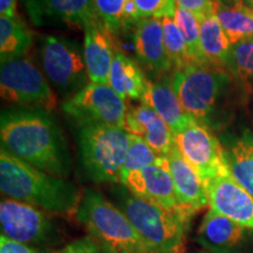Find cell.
Here are the masks:
<instances>
[{
    "label": "cell",
    "mask_w": 253,
    "mask_h": 253,
    "mask_svg": "<svg viewBox=\"0 0 253 253\" xmlns=\"http://www.w3.org/2000/svg\"><path fill=\"white\" fill-rule=\"evenodd\" d=\"M1 148L21 161L52 175L67 177L72 157L66 136L52 113L13 107L0 116Z\"/></svg>",
    "instance_id": "cell-1"
},
{
    "label": "cell",
    "mask_w": 253,
    "mask_h": 253,
    "mask_svg": "<svg viewBox=\"0 0 253 253\" xmlns=\"http://www.w3.org/2000/svg\"><path fill=\"white\" fill-rule=\"evenodd\" d=\"M0 190L7 198L34 205L49 213L75 214L81 196L74 183L31 166L0 150Z\"/></svg>",
    "instance_id": "cell-2"
},
{
    "label": "cell",
    "mask_w": 253,
    "mask_h": 253,
    "mask_svg": "<svg viewBox=\"0 0 253 253\" xmlns=\"http://www.w3.org/2000/svg\"><path fill=\"white\" fill-rule=\"evenodd\" d=\"M75 217L106 253H149L125 212L97 190L82 192Z\"/></svg>",
    "instance_id": "cell-3"
},
{
    "label": "cell",
    "mask_w": 253,
    "mask_h": 253,
    "mask_svg": "<svg viewBox=\"0 0 253 253\" xmlns=\"http://www.w3.org/2000/svg\"><path fill=\"white\" fill-rule=\"evenodd\" d=\"M77 142L81 166L95 183H121L130 134L125 128L110 126H77Z\"/></svg>",
    "instance_id": "cell-4"
},
{
    "label": "cell",
    "mask_w": 253,
    "mask_h": 253,
    "mask_svg": "<svg viewBox=\"0 0 253 253\" xmlns=\"http://www.w3.org/2000/svg\"><path fill=\"white\" fill-rule=\"evenodd\" d=\"M125 189L116 191L119 208L131 221L148 252L182 253L188 221Z\"/></svg>",
    "instance_id": "cell-5"
},
{
    "label": "cell",
    "mask_w": 253,
    "mask_h": 253,
    "mask_svg": "<svg viewBox=\"0 0 253 253\" xmlns=\"http://www.w3.org/2000/svg\"><path fill=\"white\" fill-rule=\"evenodd\" d=\"M231 78L225 68L195 63L173 73L172 86L185 112L209 125L231 86Z\"/></svg>",
    "instance_id": "cell-6"
},
{
    "label": "cell",
    "mask_w": 253,
    "mask_h": 253,
    "mask_svg": "<svg viewBox=\"0 0 253 253\" xmlns=\"http://www.w3.org/2000/svg\"><path fill=\"white\" fill-rule=\"evenodd\" d=\"M39 54L47 80L66 100L89 84L84 46L77 40L62 36H42L39 40Z\"/></svg>",
    "instance_id": "cell-7"
},
{
    "label": "cell",
    "mask_w": 253,
    "mask_h": 253,
    "mask_svg": "<svg viewBox=\"0 0 253 253\" xmlns=\"http://www.w3.org/2000/svg\"><path fill=\"white\" fill-rule=\"evenodd\" d=\"M0 93L6 102L17 107L52 112L58 103L54 90L43 72L27 55L1 65Z\"/></svg>",
    "instance_id": "cell-8"
},
{
    "label": "cell",
    "mask_w": 253,
    "mask_h": 253,
    "mask_svg": "<svg viewBox=\"0 0 253 253\" xmlns=\"http://www.w3.org/2000/svg\"><path fill=\"white\" fill-rule=\"evenodd\" d=\"M2 235L30 246L54 245L62 238L61 229L46 211L12 198L0 203Z\"/></svg>",
    "instance_id": "cell-9"
},
{
    "label": "cell",
    "mask_w": 253,
    "mask_h": 253,
    "mask_svg": "<svg viewBox=\"0 0 253 253\" xmlns=\"http://www.w3.org/2000/svg\"><path fill=\"white\" fill-rule=\"evenodd\" d=\"M63 113L75 126H110L126 129L125 100L109 84H89L62 103Z\"/></svg>",
    "instance_id": "cell-10"
},
{
    "label": "cell",
    "mask_w": 253,
    "mask_h": 253,
    "mask_svg": "<svg viewBox=\"0 0 253 253\" xmlns=\"http://www.w3.org/2000/svg\"><path fill=\"white\" fill-rule=\"evenodd\" d=\"M177 149L204 183L229 172L224 148L208 123L191 116L182 131L175 135Z\"/></svg>",
    "instance_id": "cell-11"
},
{
    "label": "cell",
    "mask_w": 253,
    "mask_h": 253,
    "mask_svg": "<svg viewBox=\"0 0 253 253\" xmlns=\"http://www.w3.org/2000/svg\"><path fill=\"white\" fill-rule=\"evenodd\" d=\"M25 11L37 27L82 28L100 18L94 0H23Z\"/></svg>",
    "instance_id": "cell-12"
},
{
    "label": "cell",
    "mask_w": 253,
    "mask_h": 253,
    "mask_svg": "<svg viewBox=\"0 0 253 253\" xmlns=\"http://www.w3.org/2000/svg\"><path fill=\"white\" fill-rule=\"evenodd\" d=\"M121 184L132 195L156 204L184 219L179 212L175 188L166 156H161L153 166L130 173L123 179Z\"/></svg>",
    "instance_id": "cell-13"
},
{
    "label": "cell",
    "mask_w": 253,
    "mask_h": 253,
    "mask_svg": "<svg viewBox=\"0 0 253 253\" xmlns=\"http://www.w3.org/2000/svg\"><path fill=\"white\" fill-rule=\"evenodd\" d=\"M198 244L210 253H250L253 230L209 210L197 231Z\"/></svg>",
    "instance_id": "cell-14"
},
{
    "label": "cell",
    "mask_w": 253,
    "mask_h": 253,
    "mask_svg": "<svg viewBox=\"0 0 253 253\" xmlns=\"http://www.w3.org/2000/svg\"><path fill=\"white\" fill-rule=\"evenodd\" d=\"M205 188L211 210L253 230V196L238 184L230 172L209 179Z\"/></svg>",
    "instance_id": "cell-15"
},
{
    "label": "cell",
    "mask_w": 253,
    "mask_h": 253,
    "mask_svg": "<svg viewBox=\"0 0 253 253\" xmlns=\"http://www.w3.org/2000/svg\"><path fill=\"white\" fill-rule=\"evenodd\" d=\"M166 157L173 182L179 212L186 221H190L194 214L209 205L205 183L194 168L186 162L176 144Z\"/></svg>",
    "instance_id": "cell-16"
},
{
    "label": "cell",
    "mask_w": 253,
    "mask_h": 253,
    "mask_svg": "<svg viewBox=\"0 0 253 253\" xmlns=\"http://www.w3.org/2000/svg\"><path fill=\"white\" fill-rule=\"evenodd\" d=\"M84 55L91 84H108L114 55L118 49L113 34L101 18L94 19L84 27Z\"/></svg>",
    "instance_id": "cell-17"
},
{
    "label": "cell",
    "mask_w": 253,
    "mask_h": 253,
    "mask_svg": "<svg viewBox=\"0 0 253 253\" xmlns=\"http://www.w3.org/2000/svg\"><path fill=\"white\" fill-rule=\"evenodd\" d=\"M126 130L140 136L160 156H167L176 144L171 129L153 108L143 103L126 114Z\"/></svg>",
    "instance_id": "cell-18"
},
{
    "label": "cell",
    "mask_w": 253,
    "mask_h": 253,
    "mask_svg": "<svg viewBox=\"0 0 253 253\" xmlns=\"http://www.w3.org/2000/svg\"><path fill=\"white\" fill-rule=\"evenodd\" d=\"M132 41L137 59L151 71L166 73L172 69L164 46L161 19L148 18L137 21L132 34Z\"/></svg>",
    "instance_id": "cell-19"
},
{
    "label": "cell",
    "mask_w": 253,
    "mask_h": 253,
    "mask_svg": "<svg viewBox=\"0 0 253 253\" xmlns=\"http://www.w3.org/2000/svg\"><path fill=\"white\" fill-rule=\"evenodd\" d=\"M141 102L153 108L171 129L173 135L182 131L191 119V115L183 108L173 89L172 75L164 77L160 81L148 82Z\"/></svg>",
    "instance_id": "cell-20"
},
{
    "label": "cell",
    "mask_w": 253,
    "mask_h": 253,
    "mask_svg": "<svg viewBox=\"0 0 253 253\" xmlns=\"http://www.w3.org/2000/svg\"><path fill=\"white\" fill-rule=\"evenodd\" d=\"M227 169L232 178L253 196V135L250 130L224 144Z\"/></svg>",
    "instance_id": "cell-21"
},
{
    "label": "cell",
    "mask_w": 253,
    "mask_h": 253,
    "mask_svg": "<svg viewBox=\"0 0 253 253\" xmlns=\"http://www.w3.org/2000/svg\"><path fill=\"white\" fill-rule=\"evenodd\" d=\"M140 66L129 56L116 50L109 75V86L123 100L138 99L143 96L148 84Z\"/></svg>",
    "instance_id": "cell-22"
},
{
    "label": "cell",
    "mask_w": 253,
    "mask_h": 253,
    "mask_svg": "<svg viewBox=\"0 0 253 253\" xmlns=\"http://www.w3.org/2000/svg\"><path fill=\"white\" fill-rule=\"evenodd\" d=\"M199 40L205 62L226 69L232 43L221 27L216 13L199 20Z\"/></svg>",
    "instance_id": "cell-23"
},
{
    "label": "cell",
    "mask_w": 253,
    "mask_h": 253,
    "mask_svg": "<svg viewBox=\"0 0 253 253\" xmlns=\"http://www.w3.org/2000/svg\"><path fill=\"white\" fill-rule=\"evenodd\" d=\"M216 2V17L233 45L253 39V9L243 1L227 5L221 0Z\"/></svg>",
    "instance_id": "cell-24"
},
{
    "label": "cell",
    "mask_w": 253,
    "mask_h": 253,
    "mask_svg": "<svg viewBox=\"0 0 253 253\" xmlns=\"http://www.w3.org/2000/svg\"><path fill=\"white\" fill-rule=\"evenodd\" d=\"M33 43V33L20 18L0 17V61L1 65L23 58Z\"/></svg>",
    "instance_id": "cell-25"
},
{
    "label": "cell",
    "mask_w": 253,
    "mask_h": 253,
    "mask_svg": "<svg viewBox=\"0 0 253 253\" xmlns=\"http://www.w3.org/2000/svg\"><path fill=\"white\" fill-rule=\"evenodd\" d=\"M161 21H162L163 27L164 46H166L167 54L175 72L184 69L190 65H195L190 58L185 41L177 26L175 17L167 15V17L161 18Z\"/></svg>",
    "instance_id": "cell-26"
},
{
    "label": "cell",
    "mask_w": 253,
    "mask_h": 253,
    "mask_svg": "<svg viewBox=\"0 0 253 253\" xmlns=\"http://www.w3.org/2000/svg\"><path fill=\"white\" fill-rule=\"evenodd\" d=\"M175 21L185 41L186 48H188V53L192 62L198 63V65H208L201 49L199 19L191 12L176 7Z\"/></svg>",
    "instance_id": "cell-27"
},
{
    "label": "cell",
    "mask_w": 253,
    "mask_h": 253,
    "mask_svg": "<svg viewBox=\"0 0 253 253\" xmlns=\"http://www.w3.org/2000/svg\"><path fill=\"white\" fill-rule=\"evenodd\" d=\"M160 155L154 151L140 136L130 134V144L121 171V182L130 173L153 166L160 160Z\"/></svg>",
    "instance_id": "cell-28"
},
{
    "label": "cell",
    "mask_w": 253,
    "mask_h": 253,
    "mask_svg": "<svg viewBox=\"0 0 253 253\" xmlns=\"http://www.w3.org/2000/svg\"><path fill=\"white\" fill-rule=\"evenodd\" d=\"M226 71L237 80L253 84V39L232 46L226 63Z\"/></svg>",
    "instance_id": "cell-29"
},
{
    "label": "cell",
    "mask_w": 253,
    "mask_h": 253,
    "mask_svg": "<svg viewBox=\"0 0 253 253\" xmlns=\"http://www.w3.org/2000/svg\"><path fill=\"white\" fill-rule=\"evenodd\" d=\"M130 0H94L101 20L112 34H118L129 26L128 6Z\"/></svg>",
    "instance_id": "cell-30"
},
{
    "label": "cell",
    "mask_w": 253,
    "mask_h": 253,
    "mask_svg": "<svg viewBox=\"0 0 253 253\" xmlns=\"http://www.w3.org/2000/svg\"><path fill=\"white\" fill-rule=\"evenodd\" d=\"M135 9L136 21L148 18H163L167 15L175 17V0H131Z\"/></svg>",
    "instance_id": "cell-31"
},
{
    "label": "cell",
    "mask_w": 253,
    "mask_h": 253,
    "mask_svg": "<svg viewBox=\"0 0 253 253\" xmlns=\"http://www.w3.org/2000/svg\"><path fill=\"white\" fill-rule=\"evenodd\" d=\"M177 7L191 12L199 20L216 13L214 0H175Z\"/></svg>",
    "instance_id": "cell-32"
},
{
    "label": "cell",
    "mask_w": 253,
    "mask_h": 253,
    "mask_svg": "<svg viewBox=\"0 0 253 253\" xmlns=\"http://www.w3.org/2000/svg\"><path fill=\"white\" fill-rule=\"evenodd\" d=\"M54 253H100V246L91 237H82Z\"/></svg>",
    "instance_id": "cell-33"
},
{
    "label": "cell",
    "mask_w": 253,
    "mask_h": 253,
    "mask_svg": "<svg viewBox=\"0 0 253 253\" xmlns=\"http://www.w3.org/2000/svg\"><path fill=\"white\" fill-rule=\"evenodd\" d=\"M0 253H36V251L30 245L1 235L0 237Z\"/></svg>",
    "instance_id": "cell-34"
},
{
    "label": "cell",
    "mask_w": 253,
    "mask_h": 253,
    "mask_svg": "<svg viewBox=\"0 0 253 253\" xmlns=\"http://www.w3.org/2000/svg\"><path fill=\"white\" fill-rule=\"evenodd\" d=\"M18 0H0V14L1 17L17 18Z\"/></svg>",
    "instance_id": "cell-35"
},
{
    "label": "cell",
    "mask_w": 253,
    "mask_h": 253,
    "mask_svg": "<svg viewBox=\"0 0 253 253\" xmlns=\"http://www.w3.org/2000/svg\"><path fill=\"white\" fill-rule=\"evenodd\" d=\"M243 2H244L246 6H249L250 8L253 9V0H243Z\"/></svg>",
    "instance_id": "cell-36"
},
{
    "label": "cell",
    "mask_w": 253,
    "mask_h": 253,
    "mask_svg": "<svg viewBox=\"0 0 253 253\" xmlns=\"http://www.w3.org/2000/svg\"><path fill=\"white\" fill-rule=\"evenodd\" d=\"M232 1H236V2H239V1H243V0H232Z\"/></svg>",
    "instance_id": "cell-37"
}]
</instances>
